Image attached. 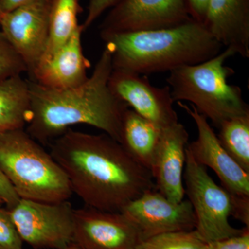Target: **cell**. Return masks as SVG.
Masks as SVG:
<instances>
[{
  "instance_id": "cell-1",
  "label": "cell",
  "mask_w": 249,
  "mask_h": 249,
  "mask_svg": "<svg viewBox=\"0 0 249 249\" xmlns=\"http://www.w3.org/2000/svg\"><path fill=\"white\" fill-rule=\"evenodd\" d=\"M50 154L85 206L121 212L130 201L155 188L150 171L107 134L70 129L51 145Z\"/></svg>"
},
{
  "instance_id": "cell-2",
  "label": "cell",
  "mask_w": 249,
  "mask_h": 249,
  "mask_svg": "<svg viewBox=\"0 0 249 249\" xmlns=\"http://www.w3.org/2000/svg\"><path fill=\"white\" fill-rule=\"evenodd\" d=\"M113 71L110 51L105 47L92 74L83 84L65 89H51L31 80V108L26 131L41 143H49L71 126L88 124L121 142L127 105L109 86Z\"/></svg>"
},
{
  "instance_id": "cell-3",
  "label": "cell",
  "mask_w": 249,
  "mask_h": 249,
  "mask_svg": "<svg viewBox=\"0 0 249 249\" xmlns=\"http://www.w3.org/2000/svg\"><path fill=\"white\" fill-rule=\"evenodd\" d=\"M101 37L110 51L113 70L143 76L201 63L220 53L223 47L194 19L175 27Z\"/></svg>"
},
{
  "instance_id": "cell-4",
  "label": "cell",
  "mask_w": 249,
  "mask_h": 249,
  "mask_svg": "<svg viewBox=\"0 0 249 249\" xmlns=\"http://www.w3.org/2000/svg\"><path fill=\"white\" fill-rule=\"evenodd\" d=\"M235 55L226 48L206 61L170 71L166 81L174 102H189L217 128L224 121L249 114L242 89L228 82L235 71L225 63Z\"/></svg>"
},
{
  "instance_id": "cell-5",
  "label": "cell",
  "mask_w": 249,
  "mask_h": 249,
  "mask_svg": "<svg viewBox=\"0 0 249 249\" xmlns=\"http://www.w3.org/2000/svg\"><path fill=\"white\" fill-rule=\"evenodd\" d=\"M0 170L20 199L61 202L73 195L61 167L24 129L0 132Z\"/></svg>"
},
{
  "instance_id": "cell-6",
  "label": "cell",
  "mask_w": 249,
  "mask_h": 249,
  "mask_svg": "<svg viewBox=\"0 0 249 249\" xmlns=\"http://www.w3.org/2000/svg\"><path fill=\"white\" fill-rule=\"evenodd\" d=\"M183 170L185 195L191 203L196 219L195 230L206 242L240 235L243 229H236L229 222L230 194L214 182L206 167L196 163L186 147Z\"/></svg>"
},
{
  "instance_id": "cell-7",
  "label": "cell",
  "mask_w": 249,
  "mask_h": 249,
  "mask_svg": "<svg viewBox=\"0 0 249 249\" xmlns=\"http://www.w3.org/2000/svg\"><path fill=\"white\" fill-rule=\"evenodd\" d=\"M9 209L22 242L35 249H64L73 242L74 209L69 200L20 199Z\"/></svg>"
},
{
  "instance_id": "cell-8",
  "label": "cell",
  "mask_w": 249,
  "mask_h": 249,
  "mask_svg": "<svg viewBox=\"0 0 249 249\" xmlns=\"http://www.w3.org/2000/svg\"><path fill=\"white\" fill-rule=\"evenodd\" d=\"M191 19L186 0H121L101 24V36L167 29Z\"/></svg>"
},
{
  "instance_id": "cell-9",
  "label": "cell",
  "mask_w": 249,
  "mask_h": 249,
  "mask_svg": "<svg viewBox=\"0 0 249 249\" xmlns=\"http://www.w3.org/2000/svg\"><path fill=\"white\" fill-rule=\"evenodd\" d=\"M52 0H31L9 12L0 20L1 32L32 73L45 53L49 38Z\"/></svg>"
},
{
  "instance_id": "cell-10",
  "label": "cell",
  "mask_w": 249,
  "mask_h": 249,
  "mask_svg": "<svg viewBox=\"0 0 249 249\" xmlns=\"http://www.w3.org/2000/svg\"><path fill=\"white\" fill-rule=\"evenodd\" d=\"M121 213L138 229L142 240L175 231L195 230L196 219L188 199L173 202L155 188L126 205Z\"/></svg>"
},
{
  "instance_id": "cell-11",
  "label": "cell",
  "mask_w": 249,
  "mask_h": 249,
  "mask_svg": "<svg viewBox=\"0 0 249 249\" xmlns=\"http://www.w3.org/2000/svg\"><path fill=\"white\" fill-rule=\"evenodd\" d=\"M142 241L133 223L121 212L85 206L74 210L73 242L84 249H136Z\"/></svg>"
},
{
  "instance_id": "cell-12",
  "label": "cell",
  "mask_w": 249,
  "mask_h": 249,
  "mask_svg": "<svg viewBox=\"0 0 249 249\" xmlns=\"http://www.w3.org/2000/svg\"><path fill=\"white\" fill-rule=\"evenodd\" d=\"M178 104L191 116L197 129V138L187 145L194 160L213 170L229 194L249 196V173L241 168L224 150L208 119L192 105L180 101Z\"/></svg>"
},
{
  "instance_id": "cell-13",
  "label": "cell",
  "mask_w": 249,
  "mask_h": 249,
  "mask_svg": "<svg viewBox=\"0 0 249 249\" xmlns=\"http://www.w3.org/2000/svg\"><path fill=\"white\" fill-rule=\"evenodd\" d=\"M113 93L135 111L161 128L178 122L169 86H153L147 77L114 70L109 80Z\"/></svg>"
},
{
  "instance_id": "cell-14",
  "label": "cell",
  "mask_w": 249,
  "mask_h": 249,
  "mask_svg": "<svg viewBox=\"0 0 249 249\" xmlns=\"http://www.w3.org/2000/svg\"><path fill=\"white\" fill-rule=\"evenodd\" d=\"M189 134L181 123L162 129L160 146L151 170L155 189L173 202L184 199L183 170Z\"/></svg>"
},
{
  "instance_id": "cell-15",
  "label": "cell",
  "mask_w": 249,
  "mask_h": 249,
  "mask_svg": "<svg viewBox=\"0 0 249 249\" xmlns=\"http://www.w3.org/2000/svg\"><path fill=\"white\" fill-rule=\"evenodd\" d=\"M82 25L68 40L48 58L39 62L31 73L33 81L55 89L75 88L88 79L89 61L82 47Z\"/></svg>"
},
{
  "instance_id": "cell-16",
  "label": "cell",
  "mask_w": 249,
  "mask_h": 249,
  "mask_svg": "<svg viewBox=\"0 0 249 249\" xmlns=\"http://www.w3.org/2000/svg\"><path fill=\"white\" fill-rule=\"evenodd\" d=\"M204 25L221 45L249 58V0H211Z\"/></svg>"
},
{
  "instance_id": "cell-17",
  "label": "cell",
  "mask_w": 249,
  "mask_h": 249,
  "mask_svg": "<svg viewBox=\"0 0 249 249\" xmlns=\"http://www.w3.org/2000/svg\"><path fill=\"white\" fill-rule=\"evenodd\" d=\"M162 129L129 108L124 112L121 144L136 161L150 173L160 146Z\"/></svg>"
},
{
  "instance_id": "cell-18",
  "label": "cell",
  "mask_w": 249,
  "mask_h": 249,
  "mask_svg": "<svg viewBox=\"0 0 249 249\" xmlns=\"http://www.w3.org/2000/svg\"><path fill=\"white\" fill-rule=\"evenodd\" d=\"M30 108L28 80L22 75L0 80V132L24 129Z\"/></svg>"
},
{
  "instance_id": "cell-19",
  "label": "cell",
  "mask_w": 249,
  "mask_h": 249,
  "mask_svg": "<svg viewBox=\"0 0 249 249\" xmlns=\"http://www.w3.org/2000/svg\"><path fill=\"white\" fill-rule=\"evenodd\" d=\"M80 10L79 0H52L48 42L40 61L55 53L79 29Z\"/></svg>"
},
{
  "instance_id": "cell-20",
  "label": "cell",
  "mask_w": 249,
  "mask_h": 249,
  "mask_svg": "<svg viewBox=\"0 0 249 249\" xmlns=\"http://www.w3.org/2000/svg\"><path fill=\"white\" fill-rule=\"evenodd\" d=\"M217 138L224 150L249 173V114L224 121Z\"/></svg>"
},
{
  "instance_id": "cell-21",
  "label": "cell",
  "mask_w": 249,
  "mask_h": 249,
  "mask_svg": "<svg viewBox=\"0 0 249 249\" xmlns=\"http://www.w3.org/2000/svg\"><path fill=\"white\" fill-rule=\"evenodd\" d=\"M196 230L166 232L142 240L136 249H206Z\"/></svg>"
},
{
  "instance_id": "cell-22",
  "label": "cell",
  "mask_w": 249,
  "mask_h": 249,
  "mask_svg": "<svg viewBox=\"0 0 249 249\" xmlns=\"http://www.w3.org/2000/svg\"><path fill=\"white\" fill-rule=\"evenodd\" d=\"M27 67L0 30V80L22 75Z\"/></svg>"
},
{
  "instance_id": "cell-23",
  "label": "cell",
  "mask_w": 249,
  "mask_h": 249,
  "mask_svg": "<svg viewBox=\"0 0 249 249\" xmlns=\"http://www.w3.org/2000/svg\"><path fill=\"white\" fill-rule=\"evenodd\" d=\"M23 244L9 209L0 207V249H23Z\"/></svg>"
},
{
  "instance_id": "cell-24",
  "label": "cell",
  "mask_w": 249,
  "mask_h": 249,
  "mask_svg": "<svg viewBox=\"0 0 249 249\" xmlns=\"http://www.w3.org/2000/svg\"><path fill=\"white\" fill-rule=\"evenodd\" d=\"M206 249H249V228L240 235L207 242Z\"/></svg>"
},
{
  "instance_id": "cell-25",
  "label": "cell",
  "mask_w": 249,
  "mask_h": 249,
  "mask_svg": "<svg viewBox=\"0 0 249 249\" xmlns=\"http://www.w3.org/2000/svg\"><path fill=\"white\" fill-rule=\"evenodd\" d=\"M121 0H90L88 14L84 23L81 24L83 31L86 30L107 9L115 6Z\"/></svg>"
},
{
  "instance_id": "cell-26",
  "label": "cell",
  "mask_w": 249,
  "mask_h": 249,
  "mask_svg": "<svg viewBox=\"0 0 249 249\" xmlns=\"http://www.w3.org/2000/svg\"><path fill=\"white\" fill-rule=\"evenodd\" d=\"M230 196L231 216L249 228V196L230 194Z\"/></svg>"
},
{
  "instance_id": "cell-27",
  "label": "cell",
  "mask_w": 249,
  "mask_h": 249,
  "mask_svg": "<svg viewBox=\"0 0 249 249\" xmlns=\"http://www.w3.org/2000/svg\"><path fill=\"white\" fill-rule=\"evenodd\" d=\"M19 199L14 187L0 170V200L7 206V209H11Z\"/></svg>"
},
{
  "instance_id": "cell-28",
  "label": "cell",
  "mask_w": 249,
  "mask_h": 249,
  "mask_svg": "<svg viewBox=\"0 0 249 249\" xmlns=\"http://www.w3.org/2000/svg\"><path fill=\"white\" fill-rule=\"evenodd\" d=\"M191 18L204 24L211 0H186Z\"/></svg>"
},
{
  "instance_id": "cell-29",
  "label": "cell",
  "mask_w": 249,
  "mask_h": 249,
  "mask_svg": "<svg viewBox=\"0 0 249 249\" xmlns=\"http://www.w3.org/2000/svg\"><path fill=\"white\" fill-rule=\"evenodd\" d=\"M30 1L31 0H1V11L3 13L9 12Z\"/></svg>"
},
{
  "instance_id": "cell-30",
  "label": "cell",
  "mask_w": 249,
  "mask_h": 249,
  "mask_svg": "<svg viewBox=\"0 0 249 249\" xmlns=\"http://www.w3.org/2000/svg\"><path fill=\"white\" fill-rule=\"evenodd\" d=\"M64 249H84L82 248L80 246L77 245L75 242H72L71 243H70V245L67 246V247H65Z\"/></svg>"
},
{
  "instance_id": "cell-31",
  "label": "cell",
  "mask_w": 249,
  "mask_h": 249,
  "mask_svg": "<svg viewBox=\"0 0 249 249\" xmlns=\"http://www.w3.org/2000/svg\"><path fill=\"white\" fill-rule=\"evenodd\" d=\"M3 12L1 8V0H0V20H1V16H2Z\"/></svg>"
},
{
  "instance_id": "cell-32",
  "label": "cell",
  "mask_w": 249,
  "mask_h": 249,
  "mask_svg": "<svg viewBox=\"0 0 249 249\" xmlns=\"http://www.w3.org/2000/svg\"><path fill=\"white\" fill-rule=\"evenodd\" d=\"M1 204H3V203H2V201L0 200V205H1Z\"/></svg>"
}]
</instances>
